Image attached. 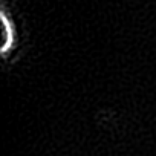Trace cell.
Listing matches in <instances>:
<instances>
[{
  "mask_svg": "<svg viewBox=\"0 0 156 156\" xmlns=\"http://www.w3.org/2000/svg\"><path fill=\"white\" fill-rule=\"evenodd\" d=\"M2 32H3V40H2V51H3V54L6 52V49L12 44V40L14 38H11V31H9V28H11V23L8 22V19H6V14L3 12L2 14Z\"/></svg>",
  "mask_w": 156,
  "mask_h": 156,
  "instance_id": "cell-1",
  "label": "cell"
}]
</instances>
